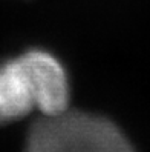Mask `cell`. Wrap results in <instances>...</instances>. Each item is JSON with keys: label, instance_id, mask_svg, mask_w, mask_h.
<instances>
[{"label": "cell", "instance_id": "3957f363", "mask_svg": "<svg viewBox=\"0 0 150 152\" xmlns=\"http://www.w3.org/2000/svg\"><path fill=\"white\" fill-rule=\"evenodd\" d=\"M35 108V95L22 57L0 65V124L23 118Z\"/></svg>", "mask_w": 150, "mask_h": 152}, {"label": "cell", "instance_id": "6da1fadb", "mask_svg": "<svg viewBox=\"0 0 150 152\" xmlns=\"http://www.w3.org/2000/svg\"><path fill=\"white\" fill-rule=\"evenodd\" d=\"M25 152H133V148L112 121L64 111L32 124Z\"/></svg>", "mask_w": 150, "mask_h": 152}, {"label": "cell", "instance_id": "7a4b0ae2", "mask_svg": "<svg viewBox=\"0 0 150 152\" xmlns=\"http://www.w3.org/2000/svg\"><path fill=\"white\" fill-rule=\"evenodd\" d=\"M20 57L31 78L35 108L46 117L67 111L69 82L60 61L49 52L37 49L25 52Z\"/></svg>", "mask_w": 150, "mask_h": 152}]
</instances>
